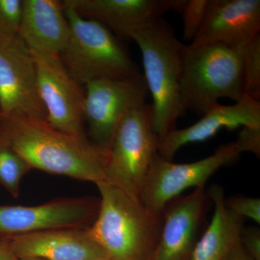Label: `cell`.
Segmentation results:
<instances>
[{"mask_svg":"<svg viewBox=\"0 0 260 260\" xmlns=\"http://www.w3.org/2000/svg\"><path fill=\"white\" fill-rule=\"evenodd\" d=\"M101 260H112V259H109V258H106V259H101Z\"/></svg>","mask_w":260,"mask_h":260,"instance_id":"30","label":"cell"},{"mask_svg":"<svg viewBox=\"0 0 260 260\" xmlns=\"http://www.w3.org/2000/svg\"><path fill=\"white\" fill-rule=\"evenodd\" d=\"M228 208L241 218L251 219L260 223V199L250 197L236 196L225 200Z\"/></svg>","mask_w":260,"mask_h":260,"instance_id":"23","label":"cell"},{"mask_svg":"<svg viewBox=\"0 0 260 260\" xmlns=\"http://www.w3.org/2000/svg\"><path fill=\"white\" fill-rule=\"evenodd\" d=\"M30 170L26 160L0 138V185L12 197L18 198L22 179Z\"/></svg>","mask_w":260,"mask_h":260,"instance_id":"19","label":"cell"},{"mask_svg":"<svg viewBox=\"0 0 260 260\" xmlns=\"http://www.w3.org/2000/svg\"><path fill=\"white\" fill-rule=\"evenodd\" d=\"M210 197L214 203L213 218L195 244L189 260H221L240 242L243 218L228 208L220 186H214Z\"/></svg>","mask_w":260,"mask_h":260,"instance_id":"18","label":"cell"},{"mask_svg":"<svg viewBox=\"0 0 260 260\" xmlns=\"http://www.w3.org/2000/svg\"><path fill=\"white\" fill-rule=\"evenodd\" d=\"M87 229H56L0 241L16 258L44 260H101L108 258Z\"/></svg>","mask_w":260,"mask_h":260,"instance_id":"15","label":"cell"},{"mask_svg":"<svg viewBox=\"0 0 260 260\" xmlns=\"http://www.w3.org/2000/svg\"><path fill=\"white\" fill-rule=\"evenodd\" d=\"M243 153L237 142L222 145L206 158L189 164H174L155 155L140 201L149 209L162 213L166 206L189 188H205L208 179L220 168L230 165Z\"/></svg>","mask_w":260,"mask_h":260,"instance_id":"7","label":"cell"},{"mask_svg":"<svg viewBox=\"0 0 260 260\" xmlns=\"http://www.w3.org/2000/svg\"><path fill=\"white\" fill-rule=\"evenodd\" d=\"M259 32V0H209L203 23L189 45L220 44L241 49Z\"/></svg>","mask_w":260,"mask_h":260,"instance_id":"13","label":"cell"},{"mask_svg":"<svg viewBox=\"0 0 260 260\" xmlns=\"http://www.w3.org/2000/svg\"><path fill=\"white\" fill-rule=\"evenodd\" d=\"M16 257L8 247L4 244L0 243V260H15Z\"/></svg>","mask_w":260,"mask_h":260,"instance_id":"27","label":"cell"},{"mask_svg":"<svg viewBox=\"0 0 260 260\" xmlns=\"http://www.w3.org/2000/svg\"><path fill=\"white\" fill-rule=\"evenodd\" d=\"M158 138L152 126L150 104L133 109L119 123L107 149L106 182L140 200L155 155Z\"/></svg>","mask_w":260,"mask_h":260,"instance_id":"6","label":"cell"},{"mask_svg":"<svg viewBox=\"0 0 260 260\" xmlns=\"http://www.w3.org/2000/svg\"><path fill=\"white\" fill-rule=\"evenodd\" d=\"M22 0H0V39L18 35Z\"/></svg>","mask_w":260,"mask_h":260,"instance_id":"22","label":"cell"},{"mask_svg":"<svg viewBox=\"0 0 260 260\" xmlns=\"http://www.w3.org/2000/svg\"><path fill=\"white\" fill-rule=\"evenodd\" d=\"M242 71L246 96L260 99V34L242 48Z\"/></svg>","mask_w":260,"mask_h":260,"instance_id":"20","label":"cell"},{"mask_svg":"<svg viewBox=\"0 0 260 260\" xmlns=\"http://www.w3.org/2000/svg\"><path fill=\"white\" fill-rule=\"evenodd\" d=\"M84 121L92 143L108 149L119 123L145 105L149 94L143 75L128 79L93 80L84 86Z\"/></svg>","mask_w":260,"mask_h":260,"instance_id":"9","label":"cell"},{"mask_svg":"<svg viewBox=\"0 0 260 260\" xmlns=\"http://www.w3.org/2000/svg\"><path fill=\"white\" fill-rule=\"evenodd\" d=\"M99 200L60 198L35 206L0 205V241L56 229H88L96 218Z\"/></svg>","mask_w":260,"mask_h":260,"instance_id":"11","label":"cell"},{"mask_svg":"<svg viewBox=\"0 0 260 260\" xmlns=\"http://www.w3.org/2000/svg\"><path fill=\"white\" fill-rule=\"evenodd\" d=\"M0 138L32 170L95 184L105 181L107 149L58 131L47 121L1 119Z\"/></svg>","mask_w":260,"mask_h":260,"instance_id":"1","label":"cell"},{"mask_svg":"<svg viewBox=\"0 0 260 260\" xmlns=\"http://www.w3.org/2000/svg\"><path fill=\"white\" fill-rule=\"evenodd\" d=\"M221 260H253L246 252L241 242L234 246Z\"/></svg>","mask_w":260,"mask_h":260,"instance_id":"26","label":"cell"},{"mask_svg":"<svg viewBox=\"0 0 260 260\" xmlns=\"http://www.w3.org/2000/svg\"><path fill=\"white\" fill-rule=\"evenodd\" d=\"M209 0H186L181 10L183 38L192 42L204 20Z\"/></svg>","mask_w":260,"mask_h":260,"instance_id":"21","label":"cell"},{"mask_svg":"<svg viewBox=\"0 0 260 260\" xmlns=\"http://www.w3.org/2000/svg\"><path fill=\"white\" fill-rule=\"evenodd\" d=\"M240 242L253 260H260V231L255 227L242 229Z\"/></svg>","mask_w":260,"mask_h":260,"instance_id":"25","label":"cell"},{"mask_svg":"<svg viewBox=\"0 0 260 260\" xmlns=\"http://www.w3.org/2000/svg\"><path fill=\"white\" fill-rule=\"evenodd\" d=\"M3 119V114H2L1 109H0V120Z\"/></svg>","mask_w":260,"mask_h":260,"instance_id":"29","label":"cell"},{"mask_svg":"<svg viewBox=\"0 0 260 260\" xmlns=\"http://www.w3.org/2000/svg\"><path fill=\"white\" fill-rule=\"evenodd\" d=\"M99 209L89 237L112 260H153L161 230L162 213L115 186L101 181Z\"/></svg>","mask_w":260,"mask_h":260,"instance_id":"2","label":"cell"},{"mask_svg":"<svg viewBox=\"0 0 260 260\" xmlns=\"http://www.w3.org/2000/svg\"><path fill=\"white\" fill-rule=\"evenodd\" d=\"M70 34L62 1L22 0L18 35L30 51L59 56Z\"/></svg>","mask_w":260,"mask_h":260,"instance_id":"17","label":"cell"},{"mask_svg":"<svg viewBox=\"0 0 260 260\" xmlns=\"http://www.w3.org/2000/svg\"><path fill=\"white\" fill-rule=\"evenodd\" d=\"M186 0H64L80 16L102 23L122 40L169 12L180 13Z\"/></svg>","mask_w":260,"mask_h":260,"instance_id":"12","label":"cell"},{"mask_svg":"<svg viewBox=\"0 0 260 260\" xmlns=\"http://www.w3.org/2000/svg\"><path fill=\"white\" fill-rule=\"evenodd\" d=\"M205 188L172 200L162 212V222L153 260H189L205 204Z\"/></svg>","mask_w":260,"mask_h":260,"instance_id":"16","label":"cell"},{"mask_svg":"<svg viewBox=\"0 0 260 260\" xmlns=\"http://www.w3.org/2000/svg\"><path fill=\"white\" fill-rule=\"evenodd\" d=\"M30 51L47 124L78 139L88 140L83 125L85 89L70 76L59 56Z\"/></svg>","mask_w":260,"mask_h":260,"instance_id":"10","label":"cell"},{"mask_svg":"<svg viewBox=\"0 0 260 260\" xmlns=\"http://www.w3.org/2000/svg\"><path fill=\"white\" fill-rule=\"evenodd\" d=\"M238 145L244 152H251L256 156L260 155V127L244 126L239 132L237 140Z\"/></svg>","mask_w":260,"mask_h":260,"instance_id":"24","label":"cell"},{"mask_svg":"<svg viewBox=\"0 0 260 260\" xmlns=\"http://www.w3.org/2000/svg\"><path fill=\"white\" fill-rule=\"evenodd\" d=\"M143 58L151 105L152 126L158 139L176 129L186 110L181 101L180 76L184 44L164 20H155L132 36Z\"/></svg>","mask_w":260,"mask_h":260,"instance_id":"3","label":"cell"},{"mask_svg":"<svg viewBox=\"0 0 260 260\" xmlns=\"http://www.w3.org/2000/svg\"><path fill=\"white\" fill-rule=\"evenodd\" d=\"M0 109L2 119L47 121L34 56L18 35L0 39Z\"/></svg>","mask_w":260,"mask_h":260,"instance_id":"8","label":"cell"},{"mask_svg":"<svg viewBox=\"0 0 260 260\" xmlns=\"http://www.w3.org/2000/svg\"><path fill=\"white\" fill-rule=\"evenodd\" d=\"M62 3L70 34L59 57L77 83L84 87L93 80L143 75L121 39L102 23L83 18Z\"/></svg>","mask_w":260,"mask_h":260,"instance_id":"4","label":"cell"},{"mask_svg":"<svg viewBox=\"0 0 260 260\" xmlns=\"http://www.w3.org/2000/svg\"><path fill=\"white\" fill-rule=\"evenodd\" d=\"M180 90L183 106L203 115L226 98L239 102L244 92L242 49L214 44L184 45L181 56Z\"/></svg>","mask_w":260,"mask_h":260,"instance_id":"5","label":"cell"},{"mask_svg":"<svg viewBox=\"0 0 260 260\" xmlns=\"http://www.w3.org/2000/svg\"><path fill=\"white\" fill-rule=\"evenodd\" d=\"M15 260H44L37 259V258H16Z\"/></svg>","mask_w":260,"mask_h":260,"instance_id":"28","label":"cell"},{"mask_svg":"<svg viewBox=\"0 0 260 260\" xmlns=\"http://www.w3.org/2000/svg\"><path fill=\"white\" fill-rule=\"evenodd\" d=\"M240 126L260 127L259 101L245 96L232 105L218 103L192 125L173 129L158 139V155L171 160L184 145L205 141L223 129H235Z\"/></svg>","mask_w":260,"mask_h":260,"instance_id":"14","label":"cell"}]
</instances>
